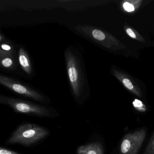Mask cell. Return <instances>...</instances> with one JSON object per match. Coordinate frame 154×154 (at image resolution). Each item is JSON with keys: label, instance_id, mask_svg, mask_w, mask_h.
<instances>
[{"label": "cell", "instance_id": "6da1fadb", "mask_svg": "<svg viewBox=\"0 0 154 154\" xmlns=\"http://www.w3.org/2000/svg\"><path fill=\"white\" fill-rule=\"evenodd\" d=\"M64 58L70 90L75 99L79 100L88 87L82 54L78 48L70 45L65 50Z\"/></svg>", "mask_w": 154, "mask_h": 154}, {"label": "cell", "instance_id": "9c48e42d", "mask_svg": "<svg viewBox=\"0 0 154 154\" xmlns=\"http://www.w3.org/2000/svg\"><path fill=\"white\" fill-rule=\"evenodd\" d=\"M0 44V51L8 53H15L18 52L16 44L11 40H7Z\"/></svg>", "mask_w": 154, "mask_h": 154}, {"label": "cell", "instance_id": "8992f818", "mask_svg": "<svg viewBox=\"0 0 154 154\" xmlns=\"http://www.w3.org/2000/svg\"><path fill=\"white\" fill-rule=\"evenodd\" d=\"M19 66L25 76L31 79L35 76V69L29 54L26 48L22 45L18 47Z\"/></svg>", "mask_w": 154, "mask_h": 154}, {"label": "cell", "instance_id": "30bf717a", "mask_svg": "<svg viewBox=\"0 0 154 154\" xmlns=\"http://www.w3.org/2000/svg\"><path fill=\"white\" fill-rule=\"evenodd\" d=\"M143 154H154V133H153Z\"/></svg>", "mask_w": 154, "mask_h": 154}, {"label": "cell", "instance_id": "4fadbf2b", "mask_svg": "<svg viewBox=\"0 0 154 154\" xmlns=\"http://www.w3.org/2000/svg\"><path fill=\"white\" fill-rule=\"evenodd\" d=\"M123 83L125 86L129 90H132L133 88V85L129 80L128 79H124L123 80Z\"/></svg>", "mask_w": 154, "mask_h": 154}, {"label": "cell", "instance_id": "5bb4252c", "mask_svg": "<svg viewBox=\"0 0 154 154\" xmlns=\"http://www.w3.org/2000/svg\"><path fill=\"white\" fill-rule=\"evenodd\" d=\"M123 7H124L125 10L128 11V12H131V11H132L134 10V8L133 5L132 4H130L129 3H128V2H125L123 4Z\"/></svg>", "mask_w": 154, "mask_h": 154}, {"label": "cell", "instance_id": "8fae6325", "mask_svg": "<svg viewBox=\"0 0 154 154\" xmlns=\"http://www.w3.org/2000/svg\"><path fill=\"white\" fill-rule=\"evenodd\" d=\"M133 105L134 108L140 112H144L146 110V106L142 103V102L140 101L139 100L137 99L135 100L133 102Z\"/></svg>", "mask_w": 154, "mask_h": 154}, {"label": "cell", "instance_id": "7a4b0ae2", "mask_svg": "<svg viewBox=\"0 0 154 154\" xmlns=\"http://www.w3.org/2000/svg\"><path fill=\"white\" fill-rule=\"evenodd\" d=\"M0 84L14 93L25 98L42 103L49 102V99L41 91L13 76L1 74Z\"/></svg>", "mask_w": 154, "mask_h": 154}, {"label": "cell", "instance_id": "5b68a950", "mask_svg": "<svg viewBox=\"0 0 154 154\" xmlns=\"http://www.w3.org/2000/svg\"><path fill=\"white\" fill-rule=\"evenodd\" d=\"M145 128L140 129L125 135L121 143V154H137L146 137Z\"/></svg>", "mask_w": 154, "mask_h": 154}, {"label": "cell", "instance_id": "7c38bea8", "mask_svg": "<svg viewBox=\"0 0 154 154\" xmlns=\"http://www.w3.org/2000/svg\"><path fill=\"white\" fill-rule=\"evenodd\" d=\"M0 154H20L15 151L10 150L3 147L0 148Z\"/></svg>", "mask_w": 154, "mask_h": 154}, {"label": "cell", "instance_id": "52a82bcc", "mask_svg": "<svg viewBox=\"0 0 154 154\" xmlns=\"http://www.w3.org/2000/svg\"><path fill=\"white\" fill-rule=\"evenodd\" d=\"M19 66L18 52L8 53L0 51V67L3 71L15 72Z\"/></svg>", "mask_w": 154, "mask_h": 154}, {"label": "cell", "instance_id": "ba28073f", "mask_svg": "<svg viewBox=\"0 0 154 154\" xmlns=\"http://www.w3.org/2000/svg\"><path fill=\"white\" fill-rule=\"evenodd\" d=\"M77 154H103L102 145L100 142H92L79 147Z\"/></svg>", "mask_w": 154, "mask_h": 154}, {"label": "cell", "instance_id": "2e32d148", "mask_svg": "<svg viewBox=\"0 0 154 154\" xmlns=\"http://www.w3.org/2000/svg\"><path fill=\"white\" fill-rule=\"evenodd\" d=\"M7 40L8 39L6 38V36L1 31L0 33V43H3Z\"/></svg>", "mask_w": 154, "mask_h": 154}, {"label": "cell", "instance_id": "277c9868", "mask_svg": "<svg viewBox=\"0 0 154 154\" xmlns=\"http://www.w3.org/2000/svg\"><path fill=\"white\" fill-rule=\"evenodd\" d=\"M0 103L10 106L16 112L38 117H50L51 109L48 107L39 105L26 100L0 95Z\"/></svg>", "mask_w": 154, "mask_h": 154}, {"label": "cell", "instance_id": "3957f363", "mask_svg": "<svg viewBox=\"0 0 154 154\" xmlns=\"http://www.w3.org/2000/svg\"><path fill=\"white\" fill-rule=\"evenodd\" d=\"M48 134V131L43 127L31 123H26L20 125L17 129L6 143L30 146L43 139Z\"/></svg>", "mask_w": 154, "mask_h": 154}, {"label": "cell", "instance_id": "9a60e30c", "mask_svg": "<svg viewBox=\"0 0 154 154\" xmlns=\"http://www.w3.org/2000/svg\"><path fill=\"white\" fill-rule=\"evenodd\" d=\"M127 33L131 37L135 38H136V35L134 34L132 30L131 29H127Z\"/></svg>", "mask_w": 154, "mask_h": 154}]
</instances>
